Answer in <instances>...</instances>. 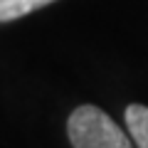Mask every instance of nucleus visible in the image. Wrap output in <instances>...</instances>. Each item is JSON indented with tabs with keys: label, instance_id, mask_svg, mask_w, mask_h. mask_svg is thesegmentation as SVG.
<instances>
[{
	"label": "nucleus",
	"instance_id": "1",
	"mask_svg": "<svg viewBox=\"0 0 148 148\" xmlns=\"http://www.w3.org/2000/svg\"><path fill=\"white\" fill-rule=\"evenodd\" d=\"M67 136L72 148H133L121 126L94 104H82L69 114Z\"/></svg>",
	"mask_w": 148,
	"mask_h": 148
},
{
	"label": "nucleus",
	"instance_id": "2",
	"mask_svg": "<svg viewBox=\"0 0 148 148\" xmlns=\"http://www.w3.org/2000/svg\"><path fill=\"white\" fill-rule=\"evenodd\" d=\"M123 119H126V126H128V133H131L133 143L138 148H148V106L128 104Z\"/></svg>",
	"mask_w": 148,
	"mask_h": 148
},
{
	"label": "nucleus",
	"instance_id": "3",
	"mask_svg": "<svg viewBox=\"0 0 148 148\" xmlns=\"http://www.w3.org/2000/svg\"><path fill=\"white\" fill-rule=\"evenodd\" d=\"M54 0H0V22H12L45 5H52Z\"/></svg>",
	"mask_w": 148,
	"mask_h": 148
}]
</instances>
